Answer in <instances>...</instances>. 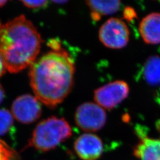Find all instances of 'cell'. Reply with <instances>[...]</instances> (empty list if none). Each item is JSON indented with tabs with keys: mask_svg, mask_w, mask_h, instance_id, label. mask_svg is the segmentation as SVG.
Masks as SVG:
<instances>
[{
	"mask_svg": "<svg viewBox=\"0 0 160 160\" xmlns=\"http://www.w3.org/2000/svg\"><path fill=\"white\" fill-rule=\"evenodd\" d=\"M42 39L33 24L24 15L0 27V55L6 69L17 73L34 63Z\"/></svg>",
	"mask_w": 160,
	"mask_h": 160,
	"instance_id": "7a4b0ae2",
	"label": "cell"
},
{
	"mask_svg": "<svg viewBox=\"0 0 160 160\" xmlns=\"http://www.w3.org/2000/svg\"><path fill=\"white\" fill-rule=\"evenodd\" d=\"M143 74L145 80L150 86L160 85V57L148 58L143 66Z\"/></svg>",
	"mask_w": 160,
	"mask_h": 160,
	"instance_id": "7c38bea8",
	"label": "cell"
},
{
	"mask_svg": "<svg viewBox=\"0 0 160 160\" xmlns=\"http://www.w3.org/2000/svg\"><path fill=\"white\" fill-rule=\"evenodd\" d=\"M0 160H20L16 151L0 139Z\"/></svg>",
	"mask_w": 160,
	"mask_h": 160,
	"instance_id": "5bb4252c",
	"label": "cell"
},
{
	"mask_svg": "<svg viewBox=\"0 0 160 160\" xmlns=\"http://www.w3.org/2000/svg\"><path fill=\"white\" fill-rule=\"evenodd\" d=\"M74 62L61 47L52 49L30 66L29 77L35 97L49 108L61 104L71 91Z\"/></svg>",
	"mask_w": 160,
	"mask_h": 160,
	"instance_id": "6da1fadb",
	"label": "cell"
},
{
	"mask_svg": "<svg viewBox=\"0 0 160 160\" xmlns=\"http://www.w3.org/2000/svg\"><path fill=\"white\" fill-rule=\"evenodd\" d=\"M74 148L76 154L82 160H97L103 154V143L96 135L87 133L75 140Z\"/></svg>",
	"mask_w": 160,
	"mask_h": 160,
	"instance_id": "ba28073f",
	"label": "cell"
},
{
	"mask_svg": "<svg viewBox=\"0 0 160 160\" xmlns=\"http://www.w3.org/2000/svg\"><path fill=\"white\" fill-rule=\"evenodd\" d=\"M5 97V94H4V91L3 90V88L2 87L1 85L0 84V104L2 102L4 98Z\"/></svg>",
	"mask_w": 160,
	"mask_h": 160,
	"instance_id": "ac0fdd59",
	"label": "cell"
},
{
	"mask_svg": "<svg viewBox=\"0 0 160 160\" xmlns=\"http://www.w3.org/2000/svg\"><path fill=\"white\" fill-rule=\"evenodd\" d=\"M6 70H7V69H6L4 60L0 55V77H1L6 72Z\"/></svg>",
	"mask_w": 160,
	"mask_h": 160,
	"instance_id": "e0dca14e",
	"label": "cell"
},
{
	"mask_svg": "<svg viewBox=\"0 0 160 160\" xmlns=\"http://www.w3.org/2000/svg\"><path fill=\"white\" fill-rule=\"evenodd\" d=\"M52 2L54 3H58V4H64V3L67 2V1H53Z\"/></svg>",
	"mask_w": 160,
	"mask_h": 160,
	"instance_id": "d6986e66",
	"label": "cell"
},
{
	"mask_svg": "<svg viewBox=\"0 0 160 160\" xmlns=\"http://www.w3.org/2000/svg\"><path fill=\"white\" fill-rule=\"evenodd\" d=\"M22 2L26 7L29 8H40L47 6L48 1H22Z\"/></svg>",
	"mask_w": 160,
	"mask_h": 160,
	"instance_id": "9a60e30c",
	"label": "cell"
},
{
	"mask_svg": "<svg viewBox=\"0 0 160 160\" xmlns=\"http://www.w3.org/2000/svg\"><path fill=\"white\" fill-rule=\"evenodd\" d=\"M129 30L122 20L111 18L101 26L98 32L100 42L107 48L122 49L127 45L129 40Z\"/></svg>",
	"mask_w": 160,
	"mask_h": 160,
	"instance_id": "5b68a950",
	"label": "cell"
},
{
	"mask_svg": "<svg viewBox=\"0 0 160 160\" xmlns=\"http://www.w3.org/2000/svg\"><path fill=\"white\" fill-rule=\"evenodd\" d=\"M129 92L128 84L124 81H114L95 90L96 103L106 110H111L122 103Z\"/></svg>",
	"mask_w": 160,
	"mask_h": 160,
	"instance_id": "8992f818",
	"label": "cell"
},
{
	"mask_svg": "<svg viewBox=\"0 0 160 160\" xmlns=\"http://www.w3.org/2000/svg\"><path fill=\"white\" fill-rule=\"evenodd\" d=\"M12 114L17 121L24 124L32 123L42 114L40 102L36 97L25 94L17 97L12 106Z\"/></svg>",
	"mask_w": 160,
	"mask_h": 160,
	"instance_id": "52a82bcc",
	"label": "cell"
},
{
	"mask_svg": "<svg viewBox=\"0 0 160 160\" xmlns=\"http://www.w3.org/2000/svg\"><path fill=\"white\" fill-rule=\"evenodd\" d=\"M139 30L146 43L160 44V12H152L143 17Z\"/></svg>",
	"mask_w": 160,
	"mask_h": 160,
	"instance_id": "9c48e42d",
	"label": "cell"
},
{
	"mask_svg": "<svg viewBox=\"0 0 160 160\" xmlns=\"http://www.w3.org/2000/svg\"><path fill=\"white\" fill-rule=\"evenodd\" d=\"M86 4L91 12L92 19L99 20L105 16L113 14L120 8V1H86Z\"/></svg>",
	"mask_w": 160,
	"mask_h": 160,
	"instance_id": "8fae6325",
	"label": "cell"
},
{
	"mask_svg": "<svg viewBox=\"0 0 160 160\" xmlns=\"http://www.w3.org/2000/svg\"><path fill=\"white\" fill-rule=\"evenodd\" d=\"M14 117L8 110L0 109V135H4L10 131L13 125Z\"/></svg>",
	"mask_w": 160,
	"mask_h": 160,
	"instance_id": "4fadbf2b",
	"label": "cell"
},
{
	"mask_svg": "<svg viewBox=\"0 0 160 160\" xmlns=\"http://www.w3.org/2000/svg\"><path fill=\"white\" fill-rule=\"evenodd\" d=\"M133 153L139 160H160V139L141 137Z\"/></svg>",
	"mask_w": 160,
	"mask_h": 160,
	"instance_id": "30bf717a",
	"label": "cell"
},
{
	"mask_svg": "<svg viewBox=\"0 0 160 160\" xmlns=\"http://www.w3.org/2000/svg\"><path fill=\"white\" fill-rule=\"evenodd\" d=\"M106 120L104 109L96 103L87 102L81 104L75 113L76 125L83 131H98L105 125Z\"/></svg>",
	"mask_w": 160,
	"mask_h": 160,
	"instance_id": "277c9868",
	"label": "cell"
},
{
	"mask_svg": "<svg viewBox=\"0 0 160 160\" xmlns=\"http://www.w3.org/2000/svg\"><path fill=\"white\" fill-rule=\"evenodd\" d=\"M123 16L125 18L128 20H133L135 17H136L137 14L135 10L132 8L131 7H128L124 11Z\"/></svg>",
	"mask_w": 160,
	"mask_h": 160,
	"instance_id": "2e32d148",
	"label": "cell"
},
{
	"mask_svg": "<svg viewBox=\"0 0 160 160\" xmlns=\"http://www.w3.org/2000/svg\"><path fill=\"white\" fill-rule=\"evenodd\" d=\"M7 1H0V7H2L3 6H4L7 3Z\"/></svg>",
	"mask_w": 160,
	"mask_h": 160,
	"instance_id": "ffe728a7",
	"label": "cell"
},
{
	"mask_svg": "<svg viewBox=\"0 0 160 160\" xmlns=\"http://www.w3.org/2000/svg\"><path fill=\"white\" fill-rule=\"evenodd\" d=\"M72 135V129L63 118L52 116L43 120L36 126L27 147L42 152L55 148Z\"/></svg>",
	"mask_w": 160,
	"mask_h": 160,
	"instance_id": "3957f363",
	"label": "cell"
}]
</instances>
